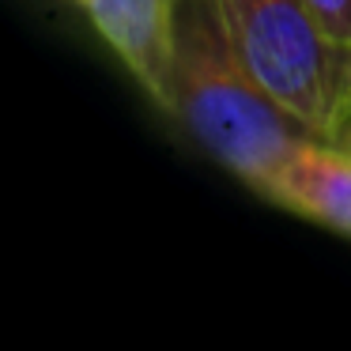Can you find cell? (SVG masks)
<instances>
[{"label": "cell", "instance_id": "obj_1", "mask_svg": "<svg viewBox=\"0 0 351 351\" xmlns=\"http://www.w3.org/2000/svg\"><path fill=\"white\" fill-rule=\"evenodd\" d=\"M159 110L261 197L291 152L317 136L250 72L215 0H174L170 80Z\"/></svg>", "mask_w": 351, "mask_h": 351}, {"label": "cell", "instance_id": "obj_2", "mask_svg": "<svg viewBox=\"0 0 351 351\" xmlns=\"http://www.w3.org/2000/svg\"><path fill=\"white\" fill-rule=\"evenodd\" d=\"M215 8L265 91L325 140L340 46L325 38L306 0H215Z\"/></svg>", "mask_w": 351, "mask_h": 351}, {"label": "cell", "instance_id": "obj_3", "mask_svg": "<svg viewBox=\"0 0 351 351\" xmlns=\"http://www.w3.org/2000/svg\"><path fill=\"white\" fill-rule=\"evenodd\" d=\"M84 8L129 76L144 87L155 106H162L170 80L174 0H87Z\"/></svg>", "mask_w": 351, "mask_h": 351}, {"label": "cell", "instance_id": "obj_4", "mask_svg": "<svg viewBox=\"0 0 351 351\" xmlns=\"http://www.w3.org/2000/svg\"><path fill=\"white\" fill-rule=\"evenodd\" d=\"M268 200L351 238V152L328 140H302L276 174Z\"/></svg>", "mask_w": 351, "mask_h": 351}, {"label": "cell", "instance_id": "obj_5", "mask_svg": "<svg viewBox=\"0 0 351 351\" xmlns=\"http://www.w3.org/2000/svg\"><path fill=\"white\" fill-rule=\"evenodd\" d=\"M328 144H348L351 140V46L340 49L332 84V114H328Z\"/></svg>", "mask_w": 351, "mask_h": 351}, {"label": "cell", "instance_id": "obj_6", "mask_svg": "<svg viewBox=\"0 0 351 351\" xmlns=\"http://www.w3.org/2000/svg\"><path fill=\"white\" fill-rule=\"evenodd\" d=\"M306 8L332 46H351V0H306Z\"/></svg>", "mask_w": 351, "mask_h": 351}, {"label": "cell", "instance_id": "obj_7", "mask_svg": "<svg viewBox=\"0 0 351 351\" xmlns=\"http://www.w3.org/2000/svg\"><path fill=\"white\" fill-rule=\"evenodd\" d=\"M336 147H348V152H351V140H348V144H336Z\"/></svg>", "mask_w": 351, "mask_h": 351}, {"label": "cell", "instance_id": "obj_8", "mask_svg": "<svg viewBox=\"0 0 351 351\" xmlns=\"http://www.w3.org/2000/svg\"><path fill=\"white\" fill-rule=\"evenodd\" d=\"M80 4H87V0H80Z\"/></svg>", "mask_w": 351, "mask_h": 351}]
</instances>
